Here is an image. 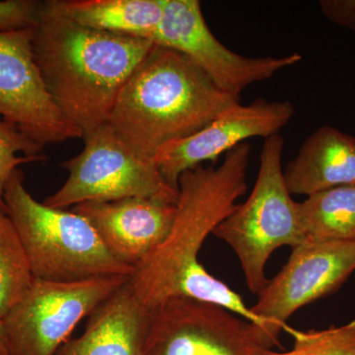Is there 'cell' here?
Wrapping results in <instances>:
<instances>
[{"instance_id": "cell-1", "label": "cell", "mask_w": 355, "mask_h": 355, "mask_svg": "<svg viewBox=\"0 0 355 355\" xmlns=\"http://www.w3.org/2000/svg\"><path fill=\"white\" fill-rule=\"evenodd\" d=\"M251 150L245 142L226 153L218 167L200 165L180 177L171 232L128 277L133 292L147 311L166 299L184 296L222 306L272 336L270 324L256 316L239 294L210 275L198 261L205 239L246 193Z\"/></svg>"}, {"instance_id": "cell-2", "label": "cell", "mask_w": 355, "mask_h": 355, "mask_svg": "<svg viewBox=\"0 0 355 355\" xmlns=\"http://www.w3.org/2000/svg\"><path fill=\"white\" fill-rule=\"evenodd\" d=\"M155 44L77 24L42 3L32 48L60 111L83 137L106 125L128 79Z\"/></svg>"}, {"instance_id": "cell-3", "label": "cell", "mask_w": 355, "mask_h": 355, "mask_svg": "<svg viewBox=\"0 0 355 355\" xmlns=\"http://www.w3.org/2000/svg\"><path fill=\"white\" fill-rule=\"evenodd\" d=\"M239 103L183 53L155 44L121 88L107 123L135 153L155 161L168 144Z\"/></svg>"}, {"instance_id": "cell-4", "label": "cell", "mask_w": 355, "mask_h": 355, "mask_svg": "<svg viewBox=\"0 0 355 355\" xmlns=\"http://www.w3.org/2000/svg\"><path fill=\"white\" fill-rule=\"evenodd\" d=\"M24 181V173L17 168L7 182L4 202L35 279L74 282L132 275L135 268L112 256L84 217L39 202Z\"/></svg>"}, {"instance_id": "cell-5", "label": "cell", "mask_w": 355, "mask_h": 355, "mask_svg": "<svg viewBox=\"0 0 355 355\" xmlns=\"http://www.w3.org/2000/svg\"><path fill=\"white\" fill-rule=\"evenodd\" d=\"M284 148L279 133L265 139L253 191L212 232L234 251L248 288L256 295L268 282L266 266L273 252L284 246L293 249L306 241L297 202L284 181Z\"/></svg>"}, {"instance_id": "cell-6", "label": "cell", "mask_w": 355, "mask_h": 355, "mask_svg": "<svg viewBox=\"0 0 355 355\" xmlns=\"http://www.w3.org/2000/svg\"><path fill=\"white\" fill-rule=\"evenodd\" d=\"M76 157L62 163L69 172L64 184L44 203L67 209L86 202L146 198L177 203L179 190L166 182L155 161L135 153L108 123L84 135Z\"/></svg>"}, {"instance_id": "cell-7", "label": "cell", "mask_w": 355, "mask_h": 355, "mask_svg": "<svg viewBox=\"0 0 355 355\" xmlns=\"http://www.w3.org/2000/svg\"><path fill=\"white\" fill-rule=\"evenodd\" d=\"M279 342L222 306L176 296L148 310L144 355H266Z\"/></svg>"}, {"instance_id": "cell-8", "label": "cell", "mask_w": 355, "mask_h": 355, "mask_svg": "<svg viewBox=\"0 0 355 355\" xmlns=\"http://www.w3.org/2000/svg\"><path fill=\"white\" fill-rule=\"evenodd\" d=\"M130 277L74 282L35 279L29 291L1 320L9 355H55L77 324Z\"/></svg>"}, {"instance_id": "cell-9", "label": "cell", "mask_w": 355, "mask_h": 355, "mask_svg": "<svg viewBox=\"0 0 355 355\" xmlns=\"http://www.w3.org/2000/svg\"><path fill=\"white\" fill-rule=\"evenodd\" d=\"M164 13L153 43L186 55L226 94L239 99L252 84L272 78L302 60L286 57L247 58L229 50L210 31L198 0H163Z\"/></svg>"}, {"instance_id": "cell-10", "label": "cell", "mask_w": 355, "mask_h": 355, "mask_svg": "<svg viewBox=\"0 0 355 355\" xmlns=\"http://www.w3.org/2000/svg\"><path fill=\"white\" fill-rule=\"evenodd\" d=\"M33 28L0 32V116L44 146L83 139L46 88L33 53Z\"/></svg>"}, {"instance_id": "cell-11", "label": "cell", "mask_w": 355, "mask_h": 355, "mask_svg": "<svg viewBox=\"0 0 355 355\" xmlns=\"http://www.w3.org/2000/svg\"><path fill=\"white\" fill-rule=\"evenodd\" d=\"M355 270V241H305L258 294L251 310L277 335L294 329L286 321L300 308L330 295Z\"/></svg>"}, {"instance_id": "cell-12", "label": "cell", "mask_w": 355, "mask_h": 355, "mask_svg": "<svg viewBox=\"0 0 355 355\" xmlns=\"http://www.w3.org/2000/svg\"><path fill=\"white\" fill-rule=\"evenodd\" d=\"M289 101H268L259 98L249 105L236 104L219 114L200 132L165 146L155 163L166 182L178 190L184 172L216 161L236 146L254 137L266 139L279 135L293 118Z\"/></svg>"}, {"instance_id": "cell-13", "label": "cell", "mask_w": 355, "mask_h": 355, "mask_svg": "<svg viewBox=\"0 0 355 355\" xmlns=\"http://www.w3.org/2000/svg\"><path fill=\"white\" fill-rule=\"evenodd\" d=\"M70 210L84 217L114 258L135 268L171 232L176 203L146 198L86 202Z\"/></svg>"}, {"instance_id": "cell-14", "label": "cell", "mask_w": 355, "mask_h": 355, "mask_svg": "<svg viewBox=\"0 0 355 355\" xmlns=\"http://www.w3.org/2000/svg\"><path fill=\"white\" fill-rule=\"evenodd\" d=\"M147 317L128 279L89 315L83 335L55 355H144Z\"/></svg>"}, {"instance_id": "cell-15", "label": "cell", "mask_w": 355, "mask_h": 355, "mask_svg": "<svg viewBox=\"0 0 355 355\" xmlns=\"http://www.w3.org/2000/svg\"><path fill=\"white\" fill-rule=\"evenodd\" d=\"M291 195L309 196L355 184V139L323 125L315 130L284 169Z\"/></svg>"}, {"instance_id": "cell-16", "label": "cell", "mask_w": 355, "mask_h": 355, "mask_svg": "<svg viewBox=\"0 0 355 355\" xmlns=\"http://www.w3.org/2000/svg\"><path fill=\"white\" fill-rule=\"evenodd\" d=\"M51 9L77 24L153 42L163 19V0H50Z\"/></svg>"}, {"instance_id": "cell-17", "label": "cell", "mask_w": 355, "mask_h": 355, "mask_svg": "<svg viewBox=\"0 0 355 355\" xmlns=\"http://www.w3.org/2000/svg\"><path fill=\"white\" fill-rule=\"evenodd\" d=\"M297 214L306 241H355V184L309 196Z\"/></svg>"}, {"instance_id": "cell-18", "label": "cell", "mask_w": 355, "mask_h": 355, "mask_svg": "<svg viewBox=\"0 0 355 355\" xmlns=\"http://www.w3.org/2000/svg\"><path fill=\"white\" fill-rule=\"evenodd\" d=\"M34 279L15 226L0 212V321L24 297Z\"/></svg>"}, {"instance_id": "cell-19", "label": "cell", "mask_w": 355, "mask_h": 355, "mask_svg": "<svg viewBox=\"0 0 355 355\" xmlns=\"http://www.w3.org/2000/svg\"><path fill=\"white\" fill-rule=\"evenodd\" d=\"M44 148L13 123L0 121V212L7 214L4 191L9 178L20 165L44 160Z\"/></svg>"}, {"instance_id": "cell-20", "label": "cell", "mask_w": 355, "mask_h": 355, "mask_svg": "<svg viewBox=\"0 0 355 355\" xmlns=\"http://www.w3.org/2000/svg\"><path fill=\"white\" fill-rule=\"evenodd\" d=\"M293 349L266 355H355V320L322 331L293 330Z\"/></svg>"}, {"instance_id": "cell-21", "label": "cell", "mask_w": 355, "mask_h": 355, "mask_svg": "<svg viewBox=\"0 0 355 355\" xmlns=\"http://www.w3.org/2000/svg\"><path fill=\"white\" fill-rule=\"evenodd\" d=\"M42 3L36 0L0 1V32L19 31L35 27L41 16Z\"/></svg>"}, {"instance_id": "cell-22", "label": "cell", "mask_w": 355, "mask_h": 355, "mask_svg": "<svg viewBox=\"0 0 355 355\" xmlns=\"http://www.w3.org/2000/svg\"><path fill=\"white\" fill-rule=\"evenodd\" d=\"M319 6L331 22L355 31V0H321Z\"/></svg>"}, {"instance_id": "cell-23", "label": "cell", "mask_w": 355, "mask_h": 355, "mask_svg": "<svg viewBox=\"0 0 355 355\" xmlns=\"http://www.w3.org/2000/svg\"><path fill=\"white\" fill-rule=\"evenodd\" d=\"M0 355H9L6 334H4L3 324L1 321H0Z\"/></svg>"}]
</instances>
